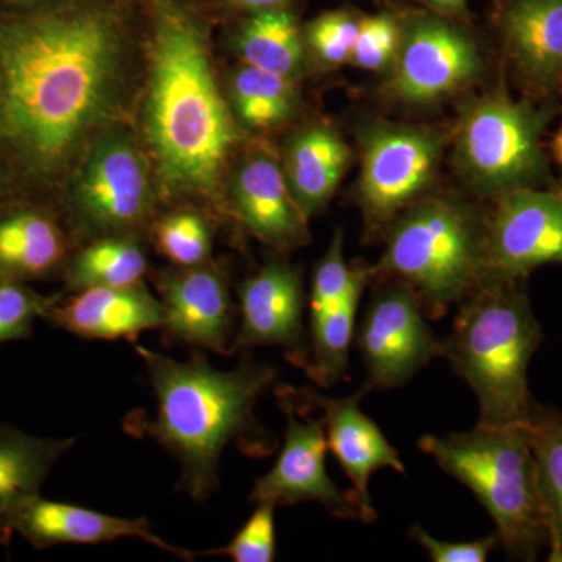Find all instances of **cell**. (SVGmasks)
Returning a JSON list of instances; mask_svg holds the SVG:
<instances>
[{
	"label": "cell",
	"mask_w": 562,
	"mask_h": 562,
	"mask_svg": "<svg viewBox=\"0 0 562 562\" xmlns=\"http://www.w3.org/2000/svg\"><path fill=\"white\" fill-rule=\"evenodd\" d=\"M139 0L0 10V162L14 188L61 183L124 114Z\"/></svg>",
	"instance_id": "6da1fadb"
},
{
	"label": "cell",
	"mask_w": 562,
	"mask_h": 562,
	"mask_svg": "<svg viewBox=\"0 0 562 562\" xmlns=\"http://www.w3.org/2000/svg\"><path fill=\"white\" fill-rule=\"evenodd\" d=\"M209 0H139L143 136L169 199L216 202L238 131L211 58Z\"/></svg>",
	"instance_id": "7a4b0ae2"
},
{
	"label": "cell",
	"mask_w": 562,
	"mask_h": 562,
	"mask_svg": "<svg viewBox=\"0 0 562 562\" xmlns=\"http://www.w3.org/2000/svg\"><path fill=\"white\" fill-rule=\"evenodd\" d=\"M135 349L154 387L157 413L150 420L128 417L125 428L149 436L177 458V490L195 502L209 498L220 483L228 443L239 441L250 454L269 453L272 443L255 406L276 383V369L247 358L232 371H220L202 355L177 361L146 347Z\"/></svg>",
	"instance_id": "3957f363"
},
{
	"label": "cell",
	"mask_w": 562,
	"mask_h": 562,
	"mask_svg": "<svg viewBox=\"0 0 562 562\" xmlns=\"http://www.w3.org/2000/svg\"><path fill=\"white\" fill-rule=\"evenodd\" d=\"M542 339L527 280H484L460 303L442 358L475 394L479 424L527 425L535 401L528 368Z\"/></svg>",
	"instance_id": "277c9868"
},
{
	"label": "cell",
	"mask_w": 562,
	"mask_h": 562,
	"mask_svg": "<svg viewBox=\"0 0 562 562\" xmlns=\"http://www.w3.org/2000/svg\"><path fill=\"white\" fill-rule=\"evenodd\" d=\"M417 446L479 498L508 558L535 561L549 549L527 425L479 424L471 431L422 436Z\"/></svg>",
	"instance_id": "5b68a950"
},
{
	"label": "cell",
	"mask_w": 562,
	"mask_h": 562,
	"mask_svg": "<svg viewBox=\"0 0 562 562\" xmlns=\"http://www.w3.org/2000/svg\"><path fill=\"white\" fill-rule=\"evenodd\" d=\"M484 227L486 217L452 199L414 202L384 231L373 279L401 281L417 295L428 319H442L486 277Z\"/></svg>",
	"instance_id": "8992f818"
},
{
	"label": "cell",
	"mask_w": 562,
	"mask_h": 562,
	"mask_svg": "<svg viewBox=\"0 0 562 562\" xmlns=\"http://www.w3.org/2000/svg\"><path fill=\"white\" fill-rule=\"evenodd\" d=\"M557 109L514 101L505 88L476 99L458 125V166L473 188L501 198L538 188L547 176L542 136Z\"/></svg>",
	"instance_id": "52a82bcc"
},
{
	"label": "cell",
	"mask_w": 562,
	"mask_h": 562,
	"mask_svg": "<svg viewBox=\"0 0 562 562\" xmlns=\"http://www.w3.org/2000/svg\"><path fill=\"white\" fill-rule=\"evenodd\" d=\"M149 169L131 136L109 132L95 140L69 184L70 213L81 231L128 236L149 220Z\"/></svg>",
	"instance_id": "ba28073f"
},
{
	"label": "cell",
	"mask_w": 562,
	"mask_h": 562,
	"mask_svg": "<svg viewBox=\"0 0 562 562\" xmlns=\"http://www.w3.org/2000/svg\"><path fill=\"white\" fill-rule=\"evenodd\" d=\"M443 140L413 125H375L362 139L358 201L368 232L386 231L392 221L430 187Z\"/></svg>",
	"instance_id": "9c48e42d"
},
{
	"label": "cell",
	"mask_w": 562,
	"mask_h": 562,
	"mask_svg": "<svg viewBox=\"0 0 562 562\" xmlns=\"http://www.w3.org/2000/svg\"><path fill=\"white\" fill-rule=\"evenodd\" d=\"M379 281L355 331L368 392L401 387L435 358H442V341L428 325L417 295L401 281Z\"/></svg>",
	"instance_id": "30bf717a"
},
{
	"label": "cell",
	"mask_w": 562,
	"mask_h": 562,
	"mask_svg": "<svg viewBox=\"0 0 562 562\" xmlns=\"http://www.w3.org/2000/svg\"><path fill=\"white\" fill-rule=\"evenodd\" d=\"M277 395L286 419L283 447L271 471L255 482L249 501L273 506L316 502L336 519L366 522L353 492L339 490L328 475L325 465L328 442L322 420L306 414L305 405L292 394V387L280 386Z\"/></svg>",
	"instance_id": "8fae6325"
},
{
	"label": "cell",
	"mask_w": 562,
	"mask_h": 562,
	"mask_svg": "<svg viewBox=\"0 0 562 562\" xmlns=\"http://www.w3.org/2000/svg\"><path fill=\"white\" fill-rule=\"evenodd\" d=\"M562 266V191L522 188L497 198L484 227V280H527Z\"/></svg>",
	"instance_id": "7c38bea8"
},
{
	"label": "cell",
	"mask_w": 562,
	"mask_h": 562,
	"mask_svg": "<svg viewBox=\"0 0 562 562\" xmlns=\"http://www.w3.org/2000/svg\"><path fill=\"white\" fill-rule=\"evenodd\" d=\"M482 57L471 36L439 18H414L403 27L390 91L412 105L441 101L472 83Z\"/></svg>",
	"instance_id": "4fadbf2b"
},
{
	"label": "cell",
	"mask_w": 562,
	"mask_h": 562,
	"mask_svg": "<svg viewBox=\"0 0 562 562\" xmlns=\"http://www.w3.org/2000/svg\"><path fill=\"white\" fill-rule=\"evenodd\" d=\"M13 535H20L35 549L140 539L184 561H192L195 557L190 550L162 541L151 530L149 520L143 517L124 519L72 503L46 501L40 494L22 502L0 522V543L5 546Z\"/></svg>",
	"instance_id": "5bb4252c"
},
{
	"label": "cell",
	"mask_w": 562,
	"mask_h": 562,
	"mask_svg": "<svg viewBox=\"0 0 562 562\" xmlns=\"http://www.w3.org/2000/svg\"><path fill=\"white\" fill-rule=\"evenodd\" d=\"M241 324L233 350L280 347L288 360L305 368L308 350L303 327L305 292L302 271L286 262L272 261L239 286Z\"/></svg>",
	"instance_id": "9a60e30c"
},
{
	"label": "cell",
	"mask_w": 562,
	"mask_h": 562,
	"mask_svg": "<svg viewBox=\"0 0 562 562\" xmlns=\"http://www.w3.org/2000/svg\"><path fill=\"white\" fill-rule=\"evenodd\" d=\"M292 392L303 405L322 412L328 449L353 484L351 492L360 503L366 522H375L376 512L369 495L372 473L382 469L405 473V464L379 425L361 412L360 403L368 390L361 386L355 394L339 398L324 397L313 390Z\"/></svg>",
	"instance_id": "2e32d148"
},
{
	"label": "cell",
	"mask_w": 562,
	"mask_h": 562,
	"mask_svg": "<svg viewBox=\"0 0 562 562\" xmlns=\"http://www.w3.org/2000/svg\"><path fill=\"white\" fill-rule=\"evenodd\" d=\"M166 335L173 341L231 353L235 312L227 280L216 269L191 266L158 281Z\"/></svg>",
	"instance_id": "e0dca14e"
},
{
	"label": "cell",
	"mask_w": 562,
	"mask_h": 562,
	"mask_svg": "<svg viewBox=\"0 0 562 562\" xmlns=\"http://www.w3.org/2000/svg\"><path fill=\"white\" fill-rule=\"evenodd\" d=\"M232 198L236 217L261 243L277 250L308 243V217L292 195L284 169L268 151H257L239 166Z\"/></svg>",
	"instance_id": "ac0fdd59"
},
{
	"label": "cell",
	"mask_w": 562,
	"mask_h": 562,
	"mask_svg": "<svg viewBox=\"0 0 562 562\" xmlns=\"http://www.w3.org/2000/svg\"><path fill=\"white\" fill-rule=\"evenodd\" d=\"M43 319L80 338L135 342L144 331L161 330L166 312L161 301L138 283L90 288L66 302L55 299Z\"/></svg>",
	"instance_id": "d6986e66"
},
{
	"label": "cell",
	"mask_w": 562,
	"mask_h": 562,
	"mask_svg": "<svg viewBox=\"0 0 562 562\" xmlns=\"http://www.w3.org/2000/svg\"><path fill=\"white\" fill-rule=\"evenodd\" d=\"M503 47L538 92L562 88V0H508L498 14Z\"/></svg>",
	"instance_id": "ffe728a7"
},
{
	"label": "cell",
	"mask_w": 562,
	"mask_h": 562,
	"mask_svg": "<svg viewBox=\"0 0 562 562\" xmlns=\"http://www.w3.org/2000/svg\"><path fill=\"white\" fill-rule=\"evenodd\" d=\"M68 257L58 222L32 205L0 209V281L41 280L57 272Z\"/></svg>",
	"instance_id": "44dd1931"
},
{
	"label": "cell",
	"mask_w": 562,
	"mask_h": 562,
	"mask_svg": "<svg viewBox=\"0 0 562 562\" xmlns=\"http://www.w3.org/2000/svg\"><path fill=\"white\" fill-rule=\"evenodd\" d=\"M350 161L349 144L328 125H313L292 138L284 160V176L306 217L330 202Z\"/></svg>",
	"instance_id": "7402d4cb"
},
{
	"label": "cell",
	"mask_w": 562,
	"mask_h": 562,
	"mask_svg": "<svg viewBox=\"0 0 562 562\" xmlns=\"http://www.w3.org/2000/svg\"><path fill=\"white\" fill-rule=\"evenodd\" d=\"M76 439L38 438L0 424V522L22 502L40 494L58 460Z\"/></svg>",
	"instance_id": "603a6c76"
},
{
	"label": "cell",
	"mask_w": 562,
	"mask_h": 562,
	"mask_svg": "<svg viewBox=\"0 0 562 562\" xmlns=\"http://www.w3.org/2000/svg\"><path fill=\"white\" fill-rule=\"evenodd\" d=\"M303 41L294 11L281 7L247 14L239 25L236 47L246 65L294 80L305 61Z\"/></svg>",
	"instance_id": "cb8c5ba5"
},
{
	"label": "cell",
	"mask_w": 562,
	"mask_h": 562,
	"mask_svg": "<svg viewBox=\"0 0 562 562\" xmlns=\"http://www.w3.org/2000/svg\"><path fill=\"white\" fill-rule=\"evenodd\" d=\"M527 431L549 530V560L562 562V412L535 398Z\"/></svg>",
	"instance_id": "d4e9b609"
},
{
	"label": "cell",
	"mask_w": 562,
	"mask_h": 562,
	"mask_svg": "<svg viewBox=\"0 0 562 562\" xmlns=\"http://www.w3.org/2000/svg\"><path fill=\"white\" fill-rule=\"evenodd\" d=\"M146 271V255L132 236H103L66 262V280L74 291L132 286Z\"/></svg>",
	"instance_id": "484cf974"
},
{
	"label": "cell",
	"mask_w": 562,
	"mask_h": 562,
	"mask_svg": "<svg viewBox=\"0 0 562 562\" xmlns=\"http://www.w3.org/2000/svg\"><path fill=\"white\" fill-rule=\"evenodd\" d=\"M361 295L362 292H355L335 308L312 313L310 317L312 346L303 369L321 387L335 386L346 376Z\"/></svg>",
	"instance_id": "4316f807"
},
{
	"label": "cell",
	"mask_w": 562,
	"mask_h": 562,
	"mask_svg": "<svg viewBox=\"0 0 562 562\" xmlns=\"http://www.w3.org/2000/svg\"><path fill=\"white\" fill-rule=\"evenodd\" d=\"M232 98L239 120L260 131L284 124L297 105L294 80L249 65L233 76Z\"/></svg>",
	"instance_id": "83f0119b"
},
{
	"label": "cell",
	"mask_w": 562,
	"mask_h": 562,
	"mask_svg": "<svg viewBox=\"0 0 562 562\" xmlns=\"http://www.w3.org/2000/svg\"><path fill=\"white\" fill-rule=\"evenodd\" d=\"M373 280V268H350L344 258V235L336 231L327 254L314 271L310 308L312 313L327 312L349 299L355 292H364Z\"/></svg>",
	"instance_id": "f1b7e54d"
},
{
	"label": "cell",
	"mask_w": 562,
	"mask_h": 562,
	"mask_svg": "<svg viewBox=\"0 0 562 562\" xmlns=\"http://www.w3.org/2000/svg\"><path fill=\"white\" fill-rule=\"evenodd\" d=\"M158 249L181 268L205 265L211 251L209 224L194 211L169 214L155 228Z\"/></svg>",
	"instance_id": "f546056e"
},
{
	"label": "cell",
	"mask_w": 562,
	"mask_h": 562,
	"mask_svg": "<svg viewBox=\"0 0 562 562\" xmlns=\"http://www.w3.org/2000/svg\"><path fill=\"white\" fill-rule=\"evenodd\" d=\"M403 27L391 14H373L358 22L350 61L357 68L380 72L392 66L401 47Z\"/></svg>",
	"instance_id": "4dcf8cb0"
},
{
	"label": "cell",
	"mask_w": 562,
	"mask_h": 562,
	"mask_svg": "<svg viewBox=\"0 0 562 562\" xmlns=\"http://www.w3.org/2000/svg\"><path fill=\"white\" fill-rule=\"evenodd\" d=\"M276 508L271 503H257V508L227 546L203 554L227 557L235 562H272L277 554Z\"/></svg>",
	"instance_id": "1f68e13d"
},
{
	"label": "cell",
	"mask_w": 562,
	"mask_h": 562,
	"mask_svg": "<svg viewBox=\"0 0 562 562\" xmlns=\"http://www.w3.org/2000/svg\"><path fill=\"white\" fill-rule=\"evenodd\" d=\"M358 18L350 11H325L306 25L305 41L322 65L338 68L350 61L358 35Z\"/></svg>",
	"instance_id": "d6a6232c"
},
{
	"label": "cell",
	"mask_w": 562,
	"mask_h": 562,
	"mask_svg": "<svg viewBox=\"0 0 562 562\" xmlns=\"http://www.w3.org/2000/svg\"><path fill=\"white\" fill-rule=\"evenodd\" d=\"M54 301L21 281H0V344L27 339L33 322L43 319Z\"/></svg>",
	"instance_id": "836d02e7"
},
{
	"label": "cell",
	"mask_w": 562,
	"mask_h": 562,
	"mask_svg": "<svg viewBox=\"0 0 562 562\" xmlns=\"http://www.w3.org/2000/svg\"><path fill=\"white\" fill-rule=\"evenodd\" d=\"M409 538L419 543L432 562H484L498 546L495 532L476 541L449 542L436 539L420 525H413Z\"/></svg>",
	"instance_id": "e575fe53"
},
{
	"label": "cell",
	"mask_w": 562,
	"mask_h": 562,
	"mask_svg": "<svg viewBox=\"0 0 562 562\" xmlns=\"http://www.w3.org/2000/svg\"><path fill=\"white\" fill-rule=\"evenodd\" d=\"M291 0H214V9L231 11V13H257V11L281 9L288 7Z\"/></svg>",
	"instance_id": "d590c367"
},
{
	"label": "cell",
	"mask_w": 562,
	"mask_h": 562,
	"mask_svg": "<svg viewBox=\"0 0 562 562\" xmlns=\"http://www.w3.org/2000/svg\"><path fill=\"white\" fill-rule=\"evenodd\" d=\"M63 2H69V0H0V10H35Z\"/></svg>",
	"instance_id": "8d00e7d4"
},
{
	"label": "cell",
	"mask_w": 562,
	"mask_h": 562,
	"mask_svg": "<svg viewBox=\"0 0 562 562\" xmlns=\"http://www.w3.org/2000/svg\"><path fill=\"white\" fill-rule=\"evenodd\" d=\"M422 2L446 14L464 13L465 7H468V0H422Z\"/></svg>",
	"instance_id": "74e56055"
},
{
	"label": "cell",
	"mask_w": 562,
	"mask_h": 562,
	"mask_svg": "<svg viewBox=\"0 0 562 562\" xmlns=\"http://www.w3.org/2000/svg\"><path fill=\"white\" fill-rule=\"evenodd\" d=\"M10 187L14 188L13 180H11L9 171H7L5 166L0 162V209L3 206V199L10 192Z\"/></svg>",
	"instance_id": "f35d334b"
},
{
	"label": "cell",
	"mask_w": 562,
	"mask_h": 562,
	"mask_svg": "<svg viewBox=\"0 0 562 562\" xmlns=\"http://www.w3.org/2000/svg\"><path fill=\"white\" fill-rule=\"evenodd\" d=\"M553 154L554 158H557L558 162H560L562 168V127L560 128V132H558L557 135H554Z\"/></svg>",
	"instance_id": "ab89813d"
}]
</instances>
